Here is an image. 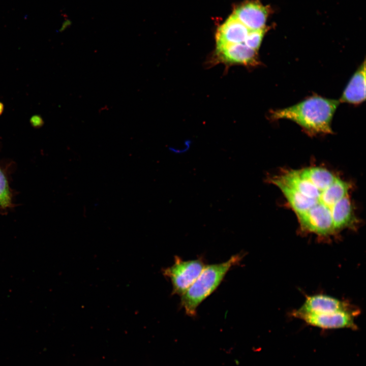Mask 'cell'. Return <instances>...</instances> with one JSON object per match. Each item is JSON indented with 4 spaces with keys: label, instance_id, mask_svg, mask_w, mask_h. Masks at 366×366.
Returning <instances> with one entry per match:
<instances>
[{
    "label": "cell",
    "instance_id": "4fadbf2b",
    "mask_svg": "<svg viewBox=\"0 0 366 366\" xmlns=\"http://www.w3.org/2000/svg\"><path fill=\"white\" fill-rule=\"evenodd\" d=\"M30 124L35 128H40L44 124V121L41 115L35 114L33 115L29 119Z\"/></svg>",
    "mask_w": 366,
    "mask_h": 366
},
{
    "label": "cell",
    "instance_id": "8992f818",
    "mask_svg": "<svg viewBox=\"0 0 366 366\" xmlns=\"http://www.w3.org/2000/svg\"><path fill=\"white\" fill-rule=\"evenodd\" d=\"M296 312L302 313L323 314L338 312L359 313V309L350 302L324 294L309 295Z\"/></svg>",
    "mask_w": 366,
    "mask_h": 366
},
{
    "label": "cell",
    "instance_id": "30bf717a",
    "mask_svg": "<svg viewBox=\"0 0 366 366\" xmlns=\"http://www.w3.org/2000/svg\"><path fill=\"white\" fill-rule=\"evenodd\" d=\"M365 100V62L354 73L339 100L354 105L361 103Z\"/></svg>",
    "mask_w": 366,
    "mask_h": 366
},
{
    "label": "cell",
    "instance_id": "8fae6325",
    "mask_svg": "<svg viewBox=\"0 0 366 366\" xmlns=\"http://www.w3.org/2000/svg\"><path fill=\"white\" fill-rule=\"evenodd\" d=\"M12 194L6 175L0 168V208L11 207Z\"/></svg>",
    "mask_w": 366,
    "mask_h": 366
},
{
    "label": "cell",
    "instance_id": "ba28073f",
    "mask_svg": "<svg viewBox=\"0 0 366 366\" xmlns=\"http://www.w3.org/2000/svg\"><path fill=\"white\" fill-rule=\"evenodd\" d=\"M216 60L228 65L256 66L259 64L257 51L243 43L228 44L216 48Z\"/></svg>",
    "mask_w": 366,
    "mask_h": 366
},
{
    "label": "cell",
    "instance_id": "3957f363",
    "mask_svg": "<svg viewBox=\"0 0 366 366\" xmlns=\"http://www.w3.org/2000/svg\"><path fill=\"white\" fill-rule=\"evenodd\" d=\"M243 256V253H238L226 261L205 265L194 283L180 296V306L187 315L195 316L198 306L218 288L230 269L240 264Z\"/></svg>",
    "mask_w": 366,
    "mask_h": 366
},
{
    "label": "cell",
    "instance_id": "5b68a950",
    "mask_svg": "<svg viewBox=\"0 0 366 366\" xmlns=\"http://www.w3.org/2000/svg\"><path fill=\"white\" fill-rule=\"evenodd\" d=\"M359 313L338 312L330 313H302L294 310L292 316L299 318L308 324L324 329L340 328H354V318Z\"/></svg>",
    "mask_w": 366,
    "mask_h": 366
},
{
    "label": "cell",
    "instance_id": "5bb4252c",
    "mask_svg": "<svg viewBox=\"0 0 366 366\" xmlns=\"http://www.w3.org/2000/svg\"><path fill=\"white\" fill-rule=\"evenodd\" d=\"M4 110V105L3 103L0 102V116L3 113Z\"/></svg>",
    "mask_w": 366,
    "mask_h": 366
},
{
    "label": "cell",
    "instance_id": "277c9868",
    "mask_svg": "<svg viewBox=\"0 0 366 366\" xmlns=\"http://www.w3.org/2000/svg\"><path fill=\"white\" fill-rule=\"evenodd\" d=\"M206 264L202 258L183 260L174 256L173 264L162 269L163 276L171 282L172 294L181 296L197 279Z\"/></svg>",
    "mask_w": 366,
    "mask_h": 366
},
{
    "label": "cell",
    "instance_id": "6da1fadb",
    "mask_svg": "<svg viewBox=\"0 0 366 366\" xmlns=\"http://www.w3.org/2000/svg\"><path fill=\"white\" fill-rule=\"evenodd\" d=\"M268 182L283 195L301 233L329 240L359 227L351 184L324 167L285 169L269 177Z\"/></svg>",
    "mask_w": 366,
    "mask_h": 366
},
{
    "label": "cell",
    "instance_id": "52a82bcc",
    "mask_svg": "<svg viewBox=\"0 0 366 366\" xmlns=\"http://www.w3.org/2000/svg\"><path fill=\"white\" fill-rule=\"evenodd\" d=\"M270 11L258 1H248L237 7L232 15L249 30H258L265 27Z\"/></svg>",
    "mask_w": 366,
    "mask_h": 366
},
{
    "label": "cell",
    "instance_id": "7c38bea8",
    "mask_svg": "<svg viewBox=\"0 0 366 366\" xmlns=\"http://www.w3.org/2000/svg\"><path fill=\"white\" fill-rule=\"evenodd\" d=\"M267 30V28L264 27L260 29L249 30L243 43L249 47L257 51Z\"/></svg>",
    "mask_w": 366,
    "mask_h": 366
},
{
    "label": "cell",
    "instance_id": "9c48e42d",
    "mask_svg": "<svg viewBox=\"0 0 366 366\" xmlns=\"http://www.w3.org/2000/svg\"><path fill=\"white\" fill-rule=\"evenodd\" d=\"M249 30L232 14L217 30L216 48L228 44L243 43Z\"/></svg>",
    "mask_w": 366,
    "mask_h": 366
},
{
    "label": "cell",
    "instance_id": "7a4b0ae2",
    "mask_svg": "<svg viewBox=\"0 0 366 366\" xmlns=\"http://www.w3.org/2000/svg\"><path fill=\"white\" fill-rule=\"evenodd\" d=\"M339 100L312 96L293 106L272 111L274 119H287L310 135L332 133L331 124Z\"/></svg>",
    "mask_w": 366,
    "mask_h": 366
}]
</instances>
